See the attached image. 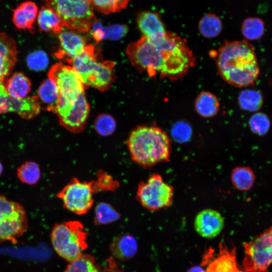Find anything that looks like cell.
I'll return each instance as SVG.
<instances>
[{
	"mask_svg": "<svg viewBox=\"0 0 272 272\" xmlns=\"http://www.w3.org/2000/svg\"><path fill=\"white\" fill-rule=\"evenodd\" d=\"M17 49L14 39L0 31V81L10 75L17 60Z\"/></svg>",
	"mask_w": 272,
	"mask_h": 272,
	"instance_id": "2e32d148",
	"label": "cell"
},
{
	"mask_svg": "<svg viewBox=\"0 0 272 272\" xmlns=\"http://www.w3.org/2000/svg\"><path fill=\"white\" fill-rule=\"evenodd\" d=\"M38 13L36 4L31 1H26L14 10L12 21L19 29H28L32 32Z\"/></svg>",
	"mask_w": 272,
	"mask_h": 272,
	"instance_id": "d6986e66",
	"label": "cell"
},
{
	"mask_svg": "<svg viewBox=\"0 0 272 272\" xmlns=\"http://www.w3.org/2000/svg\"><path fill=\"white\" fill-rule=\"evenodd\" d=\"M187 272H206V270L200 266H194L188 269Z\"/></svg>",
	"mask_w": 272,
	"mask_h": 272,
	"instance_id": "60d3db41",
	"label": "cell"
},
{
	"mask_svg": "<svg viewBox=\"0 0 272 272\" xmlns=\"http://www.w3.org/2000/svg\"><path fill=\"white\" fill-rule=\"evenodd\" d=\"M64 272H123V269L112 256L100 263L96 261L93 255L84 253L69 262Z\"/></svg>",
	"mask_w": 272,
	"mask_h": 272,
	"instance_id": "4fadbf2b",
	"label": "cell"
},
{
	"mask_svg": "<svg viewBox=\"0 0 272 272\" xmlns=\"http://www.w3.org/2000/svg\"><path fill=\"white\" fill-rule=\"evenodd\" d=\"M137 25L144 36L153 37L166 32L164 25L159 15L145 11L140 12L137 18Z\"/></svg>",
	"mask_w": 272,
	"mask_h": 272,
	"instance_id": "ffe728a7",
	"label": "cell"
},
{
	"mask_svg": "<svg viewBox=\"0 0 272 272\" xmlns=\"http://www.w3.org/2000/svg\"><path fill=\"white\" fill-rule=\"evenodd\" d=\"M37 23L42 31L59 34L64 27L60 17L53 10L42 6L38 12Z\"/></svg>",
	"mask_w": 272,
	"mask_h": 272,
	"instance_id": "d4e9b609",
	"label": "cell"
},
{
	"mask_svg": "<svg viewBox=\"0 0 272 272\" xmlns=\"http://www.w3.org/2000/svg\"><path fill=\"white\" fill-rule=\"evenodd\" d=\"M131 160L150 168L170 160L172 143L168 134L154 125H139L130 132L126 141Z\"/></svg>",
	"mask_w": 272,
	"mask_h": 272,
	"instance_id": "3957f363",
	"label": "cell"
},
{
	"mask_svg": "<svg viewBox=\"0 0 272 272\" xmlns=\"http://www.w3.org/2000/svg\"><path fill=\"white\" fill-rule=\"evenodd\" d=\"M28 66L34 71H42L48 64V59L45 53L41 50L35 51L30 54L27 58Z\"/></svg>",
	"mask_w": 272,
	"mask_h": 272,
	"instance_id": "8d00e7d4",
	"label": "cell"
},
{
	"mask_svg": "<svg viewBox=\"0 0 272 272\" xmlns=\"http://www.w3.org/2000/svg\"><path fill=\"white\" fill-rule=\"evenodd\" d=\"M241 32L243 36L246 39L250 40L258 39L264 33V23L258 18H248L243 22Z\"/></svg>",
	"mask_w": 272,
	"mask_h": 272,
	"instance_id": "4dcf8cb0",
	"label": "cell"
},
{
	"mask_svg": "<svg viewBox=\"0 0 272 272\" xmlns=\"http://www.w3.org/2000/svg\"><path fill=\"white\" fill-rule=\"evenodd\" d=\"M249 125L252 132L259 135H263L268 131L270 122L265 114L257 112L250 118Z\"/></svg>",
	"mask_w": 272,
	"mask_h": 272,
	"instance_id": "e575fe53",
	"label": "cell"
},
{
	"mask_svg": "<svg viewBox=\"0 0 272 272\" xmlns=\"http://www.w3.org/2000/svg\"><path fill=\"white\" fill-rule=\"evenodd\" d=\"M131 64L150 77L159 74L174 81L182 79L192 67L196 58L186 40L172 32L166 31L153 37L143 36L130 43L126 50Z\"/></svg>",
	"mask_w": 272,
	"mask_h": 272,
	"instance_id": "6da1fadb",
	"label": "cell"
},
{
	"mask_svg": "<svg viewBox=\"0 0 272 272\" xmlns=\"http://www.w3.org/2000/svg\"><path fill=\"white\" fill-rule=\"evenodd\" d=\"M10 97L4 85L3 81H0V114L8 112Z\"/></svg>",
	"mask_w": 272,
	"mask_h": 272,
	"instance_id": "f35d334b",
	"label": "cell"
},
{
	"mask_svg": "<svg viewBox=\"0 0 272 272\" xmlns=\"http://www.w3.org/2000/svg\"><path fill=\"white\" fill-rule=\"evenodd\" d=\"M174 187L157 173L150 175L137 187L135 197L145 209L157 211L170 207L174 198Z\"/></svg>",
	"mask_w": 272,
	"mask_h": 272,
	"instance_id": "52a82bcc",
	"label": "cell"
},
{
	"mask_svg": "<svg viewBox=\"0 0 272 272\" xmlns=\"http://www.w3.org/2000/svg\"><path fill=\"white\" fill-rule=\"evenodd\" d=\"M92 27H93V36L96 41L98 42L105 38L106 31L99 22L96 21Z\"/></svg>",
	"mask_w": 272,
	"mask_h": 272,
	"instance_id": "ab89813d",
	"label": "cell"
},
{
	"mask_svg": "<svg viewBox=\"0 0 272 272\" xmlns=\"http://www.w3.org/2000/svg\"><path fill=\"white\" fill-rule=\"evenodd\" d=\"M234 187L239 191L249 190L253 186L255 176L253 171L248 166H237L233 168L230 175Z\"/></svg>",
	"mask_w": 272,
	"mask_h": 272,
	"instance_id": "484cf974",
	"label": "cell"
},
{
	"mask_svg": "<svg viewBox=\"0 0 272 272\" xmlns=\"http://www.w3.org/2000/svg\"><path fill=\"white\" fill-rule=\"evenodd\" d=\"M58 34L59 48L55 55L59 59L68 61L81 53L87 45L83 38L76 32L63 30Z\"/></svg>",
	"mask_w": 272,
	"mask_h": 272,
	"instance_id": "9a60e30c",
	"label": "cell"
},
{
	"mask_svg": "<svg viewBox=\"0 0 272 272\" xmlns=\"http://www.w3.org/2000/svg\"><path fill=\"white\" fill-rule=\"evenodd\" d=\"M120 216L110 204L100 202L95 207L94 222L96 225L109 224L118 220Z\"/></svg>",
	"mask_w": 272,
	"mask_h": 272,
	"instance_id": "f1b7e54d",
	"label": "cell"
},
{
	"mask_svg": "<svg viewBox=\"0 0 272 272\" xmlns=\"http://www.w3.org/2000/svg\"><path fill=\"white\" fill-rule=\"evenodd\" d=\"M192 130L190 124L184 121H178L172 127L171 134L177 142L183 143L187 142L192 135Z\"/></svg>",
	"mask_w": 272,
	"mask_h": 272,
	"instance_id": "d590c367",
	"label": "cell"
},
{
	"mask_svg": "<svg viewBox=\"0 0 272 272\" xmlns=\"http://www.w3.org/2000/svg\"><path fill=\"white\" fill-rule=\"evenodd\" d=\"M92 44L86 45L81 53L67 62L80 76L85 87L100 91L108 90L114 81V62L103 61Z\"/></svg>",
	"mask_w": 272,
	"mask_h": 272,
	"instance_id": "277c9868",
	"label": "cell"
},
{
	"mask_svg": "<svg viewBox=\"0 0 272 272\" xmlns=\"http://www.w3.org/2000/svg\"><path fill=\"white\" fill-rule=\"evenodd\" d=\"M200 34L205 38H213L218 36L222 30V23L220 18L209 13L204 15L198 23Z\"/></svg>",
	"mask_w": 272,
	"mask_h": 272,
	"instance_id": "4316f807",
	"label": "cell"
},
{
	"mask_svg": "<svg viewBox=\"0 0 272 272\" xmlns=\"http://www.w3.org/2000/svg\"><path fill=\"white\" fill-rule=\"evenodd\" d=\"M3 84L8 94L16 99L27 97L31 89L30 80L21 73H15L6 78Z\"/></svg>",
	"mask_w": 272,
	"mask_h": 272,
	"instance_id": "603a6c76",
	"label": "cell"
},
{
	"mask_svg": "<svg viewBox=\"0 0 272 272\" xmlns=\"http://www.w3.org/2000/svg\"><path fill=\"white\" fill-rule=\"evenodd\" d=\"M94 127L97 133L104 137L112 134L116 127L114 118L110 115L102 114L98 115L94 122Z\"/></svg>",
	"mask_w": 272,
	"mask_h": 272,
	"instance_id": "836d02e7",
	"label": "cell"
},
{
	"mask_svg": "<svg viewBox=\"0 0 272 272\" xmlns=\"http://www.w3.org/2000/svg\"><path fill=\"white\" fill-rule=\"evenodd\" d=\"M224 225L222 215L217 211L207 209L200 211L196 216L194 227L201 237L212 238L220 234Z\"/></svg>",
	"mask_w": 272,
	"mask_h": 272,
	"instance_id": "5bb4252c",
	"label": "cell"
},
{
	"mask_svg": "<svg viewBox=\"0 0 272 272\" xmlns=\"http://www.w3.org/2000/svg\"><path fill=\"white\" fill-rule=\"evenodd\" d=\"M28 228V219L23 207L0 194V242L16 243Z\"/></svg>",
	"mask_w": 272,
	"mask_h": 272,
	"instance_id": "8fae6325",
	"label": "cell"
},
{
	"mask_svg": "<svg viewBox=\"0 0 272 272\" xmlns=\"http://www.w3.org/2000/svg\"><path fill=\"white\" fill-rule=\"evenodd\" d=\"M95 193L93 180L81 181L74 177L56 193V196L61 199L64 209L82 215L92 208Z\"/></svg>",
	"mask_w": 272,
	"mask_h": 272,
	"instance_id": "9c48e42d",
	"label": "cell"
},
{
	"mask_svg": "<svg viewBox=\"0 0 272 272\" xmlns=\"http://www.w3.org/2000/svg\"><path fill=\"white\" fill-rule=\"evenodd\" d=\"M239 272H246V271H241V270H239Z\"/></svg>",
	"mask_w": 272,
	"mask_h": 272,
	"instance_id": "7bdbcfd3",
	"label": "cell"
},
{
	"mask_svg": "<svg viewBox=\"0 0 272 272\" xmlns=\"http://www.w3.org/2000/svg\"><path fill=\"white\" fill-rule=\"evenodd\" d=\"M90 106L85 92L72 97L59 96L56 114L60 124L69 131L78 133L86 125Z\"/></svg>",
	"mask_w": 272,
	"mask_h": 272,
	"instance_id": "ba28073f",
	"label": "cell"
},
{
	"mask_svg": "<svg viewBox=\"0 0 272 272\" xmlns=\"http://www.w3.org/2000/svg\"><path fill=\"white\" fill-rule=\"evenodd\" d=\"M130 0H92L94 8L98 12L109 14L125 9Z\"/></svg>",
	"mask_w": 272,
	"mask_h": 272,
	"instance_id": "d6a6232c",
	"label": "cell"
},
{
	"mask_svg": "<svg viewBox=\"0 0 272 272\" xmlns=\"http://www.w3.org/2000/svg\"><path fill=\"white\" fill-rule=\"evenodd\" d=\"M70 30L87 32L97 21L92 0H44Z\"/></svg>",
	"mask_w": 272,
	"mask_h": 272,
	"instance_id": "8992f818",
	"label": "cell"
},
{
	"mask_svg": "<svg viewBox=\"0 0 272 272\" xmlns=\"http://www.w3.org/2000/svg\"><path fill=\"white\" fill-rule=\"evenodd\" d=\"M17 174L22 182L30 185L37 183L41 176L39 166L33 161H27L23 164L17 169Z\"/></svg>",
	"mask_w": 272,
	"mask_h": 272,
	"instance_id": "f546056e",
	"label": "cell"
},
{
	"mask_svg": "<svg viewBox=\"0 0 272 272\" xmlns=\"http://www.w3.org/2000/svg\"><path fill=\"white\" fill-rule=\"evenodd\" d=\"M216 64L218 75L236 87L253 85L259 74L254 47L245 40L226 41L218 50Z\"/></svg>",
	"mask_w": 272,
	"mask_h": 272,
	"instance_id": "7a4b0ae2",
	"label": "cell"
},
{
	"mask_svg": "<svg viewBox=\"0 0 272 272\" xmlns=\"http://www.w3.org/2000/svg\"><path fill=\"white\" fill-rule=\"evenodd\" d=\"M94 181L96 193L101 191H114L119 186V182L105 171L100 170Z\"/></svg>",
	"mask_w": 272,
	"mask_h": 272,
	"instance_id": "1f68e13d",
	"label": "cell"
},
{
	"mask_svg": "<svg viewBox=\"0 0 272 272\" xmlns=\"http://www.w3.org/2000/svg\"><path fill=\"white\" fill-rule=\"evenodd\" d=\"M37 97L41 108L56 113L59 93L55 83L49 78L40 86Z\"/></svg>",
	"mask_w": 272,
	"mask_h": 272,
	"instance_id": "7402d4cb",
	"label": "cell"
},
{
	"mask_svg": "<svg viewBox=\"0 0 272 272\" xmlns=\"http://www.w3.org/2000/svg\"><path fill=\"white\" fill-rule=\"evenodd\" d=\"M109 250L115 259L124 261L132 258L138 251L135 239L128 234L115 236L109 245Z\"/></svg>",
	"mask_w": 272,
	"mask_h": 272,
	"instance_id": "ac0fdd59",
	"label": "cell"
},
{
	"mask_svg": "<svg viewBox=\"0 0 272 272\" xmlns=\"http://www.w3.org/2000/svg\"><path fill=\"white\" fill-rule=\"evenodd\" d=\"M220 107L218 98L214 94L208 91L201 92L194 101V108L198 115L204 118L216 116Z\"/></svg>",
	"mask_w": 272,
	"mask_h": 272,
	"instance_id": "cb8c5ba5",
	"label": "cell"
},
{
	"mask_svg": "<svg viewBox=\"0 0 272 272\" xmlns=\"http://www.w3.org/2000/svg\"><path fill=\"white\" fill-rule=\"evenodd\" d=\"M48 76L57 86L59 96H74L85 92L86 87L72 66L55 64L50 69Z\"/></svg>",
	"mask_w": 272,
	"mask_h": 272,
	"instance_id": "7c38bea8",
	"label": "cell"
},
{
	"mask_svg": "<svg viewBox=\"0 0 272 272\" xmlns=\"http://www.w3.org/2000/svg\"><path fill=\"white\" fill-rule=\"evenodd\" d=\"M240 107L248 111H256L262 106L263 100L261 93L257 90L247 89L242 91L238 97Z\"/></svg>",
	"mask_w": 272,
	"mask_h": 272,
	"instance_id": "83f0119b",
	"label": "cell"
},
{
	"mask_svg": "<svg viewBox=\"0 0 272 272\" xmlns=\"http://www.w3.org/2000/svg\"><path fill=\"white\" fill-rule=\"evenodd\" d=\"M2 172H3V166L0 162V175H1Z\"/></svg>",
	"mask_w": 272,
	"mask_h": 272,
	"instance_id": "b9f144b4",
	"label": "cell"
},
{
	"mask_svg": "<svg viewBox=\"0 0 272 272\" xmlns=\"http://www.w3.org/2000/svg\"><path fill=\"white\" fill-rule=\"evenodd\" d=\"M41 109L37 96L16 99L10 96L8 105V112H15L25 119L36 116Z\"/></svg>",
	"mask_w": 272,
	"mask_h": 272,
	"instance_id": "44dd1931",
	"label": "cell"
},
{
	"mask_svg": "<svg viewBox=\"0 0 272 272\" xmlns=\"http://www.w3.org/2000/svg\"><path fill=\"white\" fill-rule=\"evenodd\" d=\"M242 261L246 272H268L272 264V227L243 245Z\"/></svg>",
	"mask_w": 272,
	"mask_h": 272,
	"instance_id": "30bf717a",
	"label": "cell"
},
{
	"mask_svg": "<svg viewBox=\"0 0 272 272\" xmlns=\"http://www.w3.org/2000/svg\"><path fill=\"white\" fill-rule=\"evenodd\" d=\"M88 233L82 222L77 220L56 224L50 233L54 250L68 262L79 257L88 247Z\"/></svg>",
	"mask_w": 272,
	"mask_h": 272,
	"instance_id": "5b68a950",
	"label": "cell"
},
{
	"mask_svg": "<svg viewBox=\"0 0 272 272\" xmlns=\"http://www.w3.org/2000/svg\"><path fill=\"white\" fill-rule=\"evenodd\" d=\"M128 28L125 25H113L106 28V36L112 39L122 38L127 32Z\"/></svg>",
	"mask_w": 272,
	"mask_h": 272,
	"instance_id": "74e56055",
	"label": "cell"
},
{
	"mask_svg": "<svg viewBox=\"0 0 272 272\" xmlns=\"http://www.w3.org/2000/svg\"><path fill=\"white\" fill-rule=\"evenodd\" d=\"M206 272H239L236 262V249H229L226 245L221 244L219 252L210 261Z\"/></svg>",
	"mask_w": 272,
	"mask_h": 272,
	"instance_id": "e0dca14e",
	"label": "cell"
}]
</instances>
